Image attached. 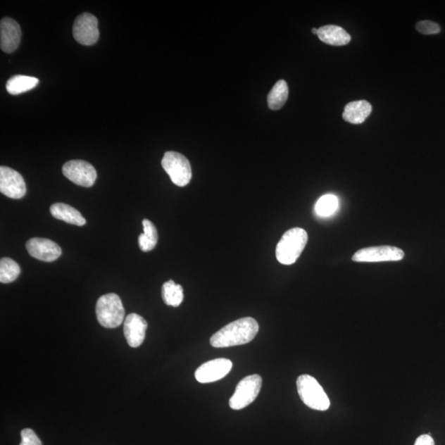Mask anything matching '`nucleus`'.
Returning <instances> with one entry per match:
<instances>
[{
	"instance_id": "10",
	"label": "nucleus",
	"mask_w": 445,
	"mask_h": 445,
	"mask_svg": "<svg viewBox=\"0 0 445 445\" xmlns=\"http://www.w3.org/2000/svg\"><path fill=\"white\" fill-rule=\"evenodd\" d=\"M0 192L12 199H21L26 195V183L21 174L11 168H0Z\"/></svg>"
},
{
	"instance_id": "19",
	"label": "nucleus",
	"mask_w": 445,
	"mask_h": 445,
	"mask_svg": "<svg viewBox=\"0 0 445 445\" xmlns=\"http://www.w3.org/2000/svg\"><path fill=\"white\" fill-rule=\"evenodd\" d=\"M289 96V88L287 82L279 80L275 84L268 96L270 109L277 111L282 109L287 103Z\"/></svg>"
},
{
	"instance_id": "7",
	"label": "nucleus",
	"mask_w": 445,
	"mask_h": 445,
	"mask_svg": "<svg viewBox=\"0 0 445 445\" xmlns=\"http://www.w3.org/2000/svg\"><path fill=\"white\" fill-rule=\"evenodd\" d=\"M404 251L393 246H376L362 249L353 255L356 263L396 262L403 260Z\"/></svg>"
},
{
	"instance_id": "4",
	"label": "nucleus",
	"mask_w": 445,
	"mask_h": 445,
	"mask_svg": "<svg viewBox=\"0 0 445 445\" xmlns=\"http://www.w3.org/2000/svg\"><path fill=\"white\" fill-rule=\"evenodd\" d=\"M297 389L299 398L309 408L323 412L330 408V400L325 391L313 377L308 375L299 376Z\"/></svg>"
},
{
	"instance_id": "12",
	"label": "nucleus",
	"mask_w": 445,
	"mask_h": 445,
	"mask_svg": "<svg viewBox=\"0 0 445 445\" xmlns=\"http://www.w3.org/2000/svg\"><path fill=\"white\" fill-rule=\"evenodd\" d=\"M26 248L32 258L46 263L54 262L62 253L61 246L47 239L34 238L28 240Z\"/></svg>"
},
{
	"instance_id": "5",
	"label": "nucleus",
	"mask_w": 445,
	"mask_h": 445,
	"mask_svg": "<svg viewBox=\"0 0 445 445\" xmlns=\"http://www.w3.org/2000/svg\"><path fill=\"white\" fill-rule=\"evenodd\" d=\"M162 167L178 187H186L192 177V167L188 159L182 153L168 151L164 153Z\"/></svg>"
},
{
	"instance_id": "9",
	"label": "nucleus",
	"mask_w": 445,
	"mask_h": 445,
	"mask_svg": "<svg viewBox=\"0 0 445 445\" xmlns=\"http://www.w3.org/2000/svg\"><path fill=\"white\" fill-rule=\"evenodd\" d=\"M98 19L89 13L80 14L73 27L75 39L84 46L94 45L99 38Z\"/></svg>"
},
{
	"instance_id": "27",
	"label": "nucleus",
	"mask_w": 445,
	"mask_h": 445,
	"mask_svg": "<svg viewBox=\"0 0 445 445\" xmlns=\"http://www.w3.org/2000/svg\"><path fill=\"white\" fill-rule=\"evenodd\" d=\"M312 32H313V34H316V35L318 36V29H317V28H313V29H312Z\"/></svg>"
},
{
	"instance_id": "21",
	"label": "nucleus",
	"mask_w": 445,
	"mask_h": 445,
	"mask_svg": "<svg viewBox=\"0 0 445 445\" xmlns=\"http://www.w3.org/2000/svg\"><path fill=\"white\" fill-rule=\"evenodd\" d=\"M162 297L167 306L178 307L183 301V288L173 280H169L163 285Z\"/></svg>"
},
{
	"instance_id": "18",
	"label": "nucleus",
	"mask_w": 445,
	"mask_h": 445,
	"mask_svg": "<svg viewBox=\"0 0 445 445\" xmlns=\"http://www.w3.org/2000/svg\"><path fill=\"white\" fill-rule=\"evenodd\" d=\"M39 80L35 77L15 75L9 79L6 84V89L11 95H19L35 88Z\"/></svg>"
},
{
	"instance_id": "22",
	"label": "nucleus",
	"mask_w": 445,
	"mask_h": 445,
	"mask_svg": "<svg viewBox=\"0 0 445 445\" xmlns=\"http://www.w3.org/2000/svg\"><path fill=\"white\" fill-rule=\"evenodd\" d=\"M20 272V267L13 259L4 258L0 261V282L11 283L17 280Z\"/></svg>"
},
{
	"instance_id": "8",
	"label": "nucleus",
	"mask_w": 445,
	"mask_h": 445,
	"mask_svg": "<svg viewBox=\"0 0 445 445\" xmlns=\"http://www.w3.org/2000/svg\"><path fill=\"white\" fill-rule=\"evenodd\" d=\"M62 173L76 185L91 187L96 179V169L91 163L84 161H71L64 164Z\"/></svg>"
},
{
	"instance_id": "13",
	"label": "nucleus",
	"mask_w": 445,
	"mask_h": 445,
	"mask_svg": "<svg viewBox=\"0 0 445 445\" xmlns=\"http://www.w3.org/2000/svg\"><path fill=\"white\" fill-rule=\"evenodd\" d=\"M148 323L137 313H130L124 322V335L130 347L137 348L143 344Z\"/></svg>"
},
{
	"instance_id": "11",
	"label": "nucleus",
	"mask_w": 445,
	"mask_h": 445,
	"mask_svg": "<svg viewBox=\"0 0 445 445\" xmlns=\"http://www.w3.org/2000/svg\"><path fill=\"white\" fill-rule=\"evenodd\" d=\"M233 363L228 359H215L203 364L196 371V379L201 384L220 380L230 373Z\"/></svg>"
},
{
	"instance_id": "17",
	"label": "nucleus",
	"mask_w": 445,
	"mask_h": 445,
	"mask_svg": "<svg viewBox=\"0 0 445 445\" xmlns=\"http://www.w3.org/2000/svg\"><path fill=\"white\" fill-rule=\"evenodd\" d=\"M50 211L53 217L68 224L77 226H84L86 224V220L81 213L65 203L53 204Z\"/></svg>"
},
{
	"instance_id": "24",
	"label": "nucleus",
	"mask_w": 445,
	"mask_h": 445,
	"mask_svg": "<svg viewBox=\"0 0 445 445\" xmlns=\"http://www.w3.org/2000/svg\"><path fill=\"white\" fill-rule=\"evenodd\" d=\"M418 32L424 35H434L440 32V27L437 23L429 20L420 21L415 25Z\"/></svg>"
},
{
	"instance_id": "25",
	"label": "nucleus",
	"mask_w": 445,
	"mask_h": 445,
	"mask_svg": "<svg viewBox=\"0 0 445 445\" xmlns=\"http://www.w3.org/2000/svg\"><path fill=\"white\" fill-rule=\"evenodd\" d=\"M22 441L19 445H42V441L32 429H24L21 432Z\"/></svg>"
},
{
	"instance_id": "26",
	"label": "nucleus",
	"mask_w": 445,
	"mask_h": 445,
	"mask_svg": "<svg viewBox=\"0 0 445 445\" xmlns=\"http://www.w3.org/2000/svg\"><path fill=\"white\" fill-rule=\"evenodd\" d=\"M414 445H435L434 439L430 434H422L415 440Z\"/></svg>"
},
{
	"instance_id": "6",
	"label": "nucleus",
	"mask_w": 445,
	"mask_h": 445,
	"mask_svg": "<svg viewBox=\"0 0 445 445\" xmlns=\"http://www.w3.org/2000/svg\"><path fill=\"white\" fill-rule=\"evenodd\" d=\"M262 385V377L258 375H249L242 380L230 400V408L234 410L245 408L258 396Z\"/></svg>"
},
{
	"instance_id": "20",
	"label": "nucleus",
	"mask_w": 445,
	"mask_h": 445,
	"mask_svg": "<svg viewBox=\"0 0 445 445\" xmlns=\"http://www.w3.org/2000/svg\"><path fill=\"white\" fill-rule=\"evenodd\" d=\"M144 234L139 237V246L143 251H152L158 243V231L156 227L149 220H143Z\"/></svg>"
},
{
	"instance_id": "16",
	"label": "nucleus",
	"mask_w": 445,
	"mask_h": 445,
	"mask_svg": "<svg viewBox=\"0 0 445 445\" xmlns=\"http://www.w3.org/2000/svg\"><path fill=\"white\" fill-rule=\"evenodd\" d=\"M372 111V106L365 100L351 101L346 106L343 119L351 124H361L369 118Z\"/></svg>"
},
{
	"instance_id": "2",
	"label": "nucleus",
	"mask_w": 445,
	"mask_h": 445,
	"mask_svg": "<svg viewBox=\"0 0 445 445\" xmlns=\"http://www.w3.org/2000/svg\"><path fill=\"white\" fill-rule=\"evenodd\" d=\"M308 234L301 228H293L285 232L275 250L280 263L292 265L301 256L308 243Z\"/></svg>"
},
{
	"instance_id": "14",
	"label": "nucleus",
	"mask_w": 445,
	"mask_h": 445,
	"mask_svg": "<svg viewBox=\"0 0 445 445\" xmlns=\"http://www.w3.org/2000/svg\"><path fill=\"white\" fill-rule=\"evenodd\" d=\"M22 37L21 27L13 19L4 18L0 23V39L1 49L6 53H12L18 49Z\"/></svg>"
},
{
	"instance_id": "15",
	"label": "nucleus",
	"mask_w": 445,
	"mask_h": 445,
	"mask_svg": "<svg viewBox=\"0 0 445 445\" xmlns=\"http://www.w3.org/2000/svg\"><path fill=\"white\" fill-rule=\"evenodd\" d=\"M318 37L327 45L341 46L350 43L351 37L345 29L336 25L323 26L318 29Z\"/></svg>"
},
{
	"instance_id": "23",
	"label": "nucleus",
	"mask_w": 445,
	"mask_h": 445,
	"mask_svg": "<svg viewBox=\"0 0 445 445\" xmlns=\"http://www.w3.org/2000/svg\"><path fill=\"white\" fill-rule=\"evenodd\" d=\"M339 201L333 194L324 195L319 198L315 205V213L320 217L331 216L338 209Z\"/></svg>"
},
{
	"instance_id": "1",
	"label": "nucleus",
	"mask_w": 445,
	"mask_h": 445,
	"mask_svg": "<svg viewBox=\"0 0 445 445\" xmlns=\"http://www.w3.org/2000/svg\"><path fill=\"white\" fill-rule=\"evenodd\" d=\"M259 325L253 318H243L228 324L211 338V344L215 348H226L246 344L258 333Z\"/></svg>"
},
{
	"instance_id": "3",
	"label": "nucleus",
	"mask_w": 445,
	"mask_h": 445,
	"mask_svg": "<svg viewBox=\"0 0 445 445\" xmlns=\"http://www.w3.org/2000/svg\"><path fill=\"white\" fill-rule=\"evenodd\" d=\"M96 315L100 325L105 328L119 327L125 317L122 299L115 294L103 295L96 302Z\"/></svg>"
}]
</instances>
